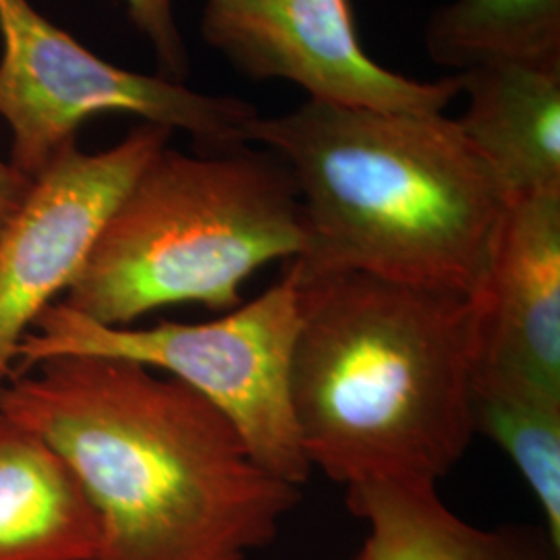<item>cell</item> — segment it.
Wrapping results in <instances>:
<instances>
[{
  "instance_id": "ba28073f",
  "label": "cell",
  "mask_w": 560,
  "mask_h": 560,
  "mask_svg": "<svg viewBox=\"0 0 560 560\" xmlns=\"http://www.w3.org/2000/svg\"><path fill=\"white\" fill-rule=\"evenodd\" d=\"M203 42L249 80H284L310 101L405 115H442L460 73L409 80L370 59L349 0H206Z\"/></svg>"
},
{
  "instance_id": "4fadbf2b",
  "label": "cell",
  "mask_w": 560,
  "mask_h": 560,
  "mask_svg": "<svg viewBox=\"0 0 560 560\" xmlns=\"http://www.w3.org/2000/svg\"><path fill=\"white\" fill-rule=\"evenodd\" d=\"M425 50L459 71L502 57H557L560 0H451L428 21Z\"/></svg>"
},
{
  "instance_id": "5b68a950",
  "label": "cell",
  "mask_w": 560,
  "mask_h": 560,
  "mask_svg": "<svg viewBox=\"0 0 560 560\" xmlns=\"http://www.w3.org/2000/svg\"><path fill=\"white\" fill-rule=\"evenodd\" d=\"M300 324V284L289 270L260 298L201 324L104 326L57 301L21 342L15 374L65 355L162 370L224 413L270 474L301 488L312 465L303 455L291 405V361Z\"/></svg>"
},
{
  "instance_id": "8fae6325",
  "label": "cell",
  "mask_w": 560,
  "mask_h": 560,
  "mask_svg": "<svg viewBox=\"0 0 560 560\" xmlns=\"http://www.w3.org/2000/svg\"><path fill=\"white\" fill-rule=\"evenodd\" d=\"M101 525L75 471L0 413V560H96Z\"/></svg>"
},
{
  "instance_id": "9c48e42d",
  "label": "cell",
  "mask_w": 560,
  "mask_h": 560,
  "mask_svg": "<svg viewBox=\"0 0 560 560\" xmlns=\"http://www.w3.org/2000/svg\"><path fill=\"white\" fill-rule=\"evenodd\" d=\"M471 298L474 384L560 402V191L509 200Z\"/></svg>"
},
{
  "instance_id": "277c9868",
  "label": "cell",
  "mask_w": 560,
  "mask_h": 560,
  "mask_svg": "<svg viewBox=\"0 0 560 560\" xmlns=\"http://www.w3.org/2000/svg\"><path fill=\"white\" fill-rule=\"evenodd\" d=\"M300 196L279 156L247 145L212 156L164 148L129 187L65 291L71 312L129 326L171 305H241L261 266L295 260Z\"/></svg>"
},
{
  "instance_id": "2e32d148",
  "label": "cell",
  "mask_w": 560,
  "mask_h": 560,
  "mask_svg": "<svg viewBox=\"0 0 560 560\" xmlns=\"http://www.w3.org/2000/svg\"><path fill=\"white\" fill-rule=\"evenodd\" d=\"M34 180L21 175L9 162L0 161V233L25 200Z\"/></svg>"
},
{
  "instance_id": "3957f363",
  "label": "cell",
  "mask_w": 560,
  "mask_h": 560,
  "mask_svg": "<svg viewBox=\"0 0 560 560\" xmlns=\"http://www.w3.org/2000/svg\"><path fill=\"white\" fill-rule=\"evenodd\" d=\"M245 141L295 180L303 245L289 272H361L476 295L509 196L455 119L307 101Z\"/></svg>"
},
{
  "instance_id": "6da1fadb",
  "label": "cell",
  "mask_w": 560,
  "mask_h": 560,
  "mask_svg": "<svg viewBox=\"0 0 560 560\" xmlns=\"http://www.w3.org/2000/svg\"><path fill=\"white\" fill-rule=\"evenodd\" d=\"M0 413L75 471L101 525L96 560H249L301 501L212 402L140 363L40 361L0 386Z\"/></svg>"
},
{
  "instance_id": "7c38bea8",
  "label": "cell",
  "mask_w": 560,
  "mask_h": 560,
  "mask_svg": "<svg viewBox=\"0 0 560 560\" xmlns=\"http://www.w3.org/2000/svg\"><path fill=\"white\" fill-rule=\"evenodd\" d=\"M347 504L368 527L355 560H560L544 527L474 525L436 486L363 483L347 488Z\"/></svg>"
},
{
  "instance_id": "30bf717a",
  "label": "cell",
  "mask_w": 560,
  "mask_h": 560,
  "mask_svg": "<svg viewBox=\"0 0 560 560\" xmlns=\"http://www.w3.org/2000/svg\"><path fill=\"white\" fill-rule=\"evenodd\" d=\"M459 73L469 98L455 122L509 200L560 191V55L483 60Z\"/></svg>"
},
{
  "instance_id": "7a4b0ae2",
  "label": "cell",
  "mask_w": 560,
  "mask_h": 560,
  "mask_svg": "<svg viewBox=\"0 0 560 560\" xmlns=\"http://www.w3.org/2000/svg\"><path fill=\"white\" fill-rule=\"evenodd\" d=\"M298 284L291 405L312 469L436 486L478 434L474 298L361 272Z\"/></svg>"
},
{
  "instance_id": "5bb4252c",
  "label": "cell",
  "mask_w": 560,
  "mask_h": 560,
  "mask_svg": "<svg viewBox=\"0 0 560 560\" xmlns=\"http://www.w3.org/2000/svg\"><path fill=\"white\" fill-rule=\"evenodd\" d=\"M476 432L515 463L540 504L544 529L560 546V402L474 384Z\"/></svg>"
},
{
  "instance_id": "52a82bcc",
  "label": "cell",
  "mask_w": 560,
  "mask_h": 560,
  "mask_svg": "<svg viewBox=\"0 0 560 560\" xmlns=\"http://www.w3.org/2000/svg\"><path fill=\"white\" fill-rule=\"evenodd\" d=\"M171 138V129L141 122L96 154L71 143L34 179L0 233V386L15 374L23 339L62 300L119 201Z\"/></svg>"
},
{
  "instance_id": "8992f818",
  "label": "cell",
  "mask_w": 560,
  "mask_h": 560,
  "mask_svg": "<svg viewBox=\"0 0 560 560\" xmlns=\"http://www.w3.org/2000/svg\"><path fill=\"white\" fill-rule=\"evenodd\" d=\"M0 117L11 129V161L36 179L88 120L131 115L189 133L210 152L247 145L260 117L252 102L212 96L162 75L101 59L46 20L30 0H0Z\"/></svg>"
},
{
  "instance_id": "9a60e30c",
  "label": "cell",
  "mask_w": 560,
  "mask_h": 560,
  "mask_svg": "<svg viewBox=\"0 0 560 560\" xmlns=\"http://www.w3.org/2000/svg\"><path fill=\"white\" fill-rule=\"evenodd\" d=\"M129 20L150 42L162 78L185 81L189 75V52L175 21L173 0H125Z\"/></svg>"
}]
</instances>
